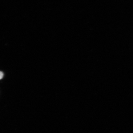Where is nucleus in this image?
I'll return each mask as SVG.
<instances>
[{"label":"nucleus","instance_id":"nucleus-1","mask_svg":"<svg viewBox=\"0 0 133 133\" xmlns=\"http://www.w3.org/2000/svg\"><path fill=\"white\" fill-rule=\"evenodd\" d=\"M4 73L2 71H1V73H0V79H1L2 78L3 76H4Z\"/></svg>","mask_w":133,"mask_h":133}]
</instances>
